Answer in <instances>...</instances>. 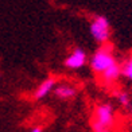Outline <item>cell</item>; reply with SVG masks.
<instances>
[{
  "label": "cell",
  "mask_w": 132,
  "mask_h": 132,
  "mask_svg": "<svg viewBox=\"0 0 132 132\" xmlns=\"http://www.w3.org/2000/svg\"><path fill=\"white\" fill-rule=\"evenodd\" d=\"M116 58L113 55V50H112V46L109 45H101L97 50H96L90 59H89V66H90V69L94 74L100 76L101 73H104V71L112 66L113 63H116Z\"/></svg>",
  "instance_id": "6da1fadb"
},
{
  "label": "cell",
  "mask_w": 132,
  "mask_h": 132,
  "mask_svg": "<svg viewBox=\"0 0 132 132\" xmlns=\"http://www.w3.org/2000/svg\"><path fill=\"white\" fill-rule=\"evenodd\" d=\"M115 123V111L111 104H98L94 108L92 128L94 132H101L104 129H109Z\"/></svg>",
  "instance_id": "7a4b0ae2"
},
{
  "label": "cell",
  "mask_w": 132,
  "mask_h": 132,
  "mask_svg": "<svg viewBox=\"0 0 132 132\" xmlns=\"http://www.w3.org/2000/svg\"><path fill=\"white\" fill-rule=\"evenodd\" d=\"M89 31L92 38L100 45H105L111 38V23L104 15H96L89 23Z\"/></svg>",
  "instance_id": "3957f363"
},
{
  "label": "cell",
  "mask_w": 132,
  "mask_h": 132,
  "mask_svg": "<svg viewBox=\"0 0 132 132\" xmlns=\"http://www.w3.org/2000/svg\"><path fill=\"white\" fill-rule=\"evenodd\" d=\"M88 62V54L81 47H76L63 61V66L69 70H78L86 65Z\"/></svg>",
  "instance_id": "277c9868"
},
{
  "label": "cell",
  "mask_w": 132,
  "mask_h": 132,
  "mask_svg": "<svg viewBox=\"0 0 132 132\" xmlns=\"http://www.w3.org/2000/svg\"><path fill=\"white\" fill-rule=\"evenodd\" d=\"M55 85H57V80L54 78V77H47V78H45L37 86V89H35L34 100L38 101V100H43L45 97H47V96L54 90Z\"/></svg>",
  "instance_id": "5b68a950"
},
{
  "label": "cell",
  "mask_w": 132,
  "mask_h": 132,
  "mask_svg": "<svg viewBox=\"0 0 132 132\" xmlns=\"http://www.w3.org/2000/svg\"><path fill=\"white\" fill-rule=\"evenodd\" d=\"M120 76H121V65H120L119 62H116L112 66H109V68H108L104 73H101L98 77L105 85H111V84L116 82L119 80Z\"/></svg>",
  "instance_id": "8992f818"
},
{
  "label": "cell",
  "mask_w": 132,
  "mask_h": 132,
  "mask_svg": "<svg viewBox=\"0 0 132 132\" xmlns=\"http://www.w3.org/2000/svg\"><path fill=\"white\" fill-rule=\"evenodd\" d=\"M54 94L59 100H71L77 94V89L70 84H59L54 88Z\"/></svg>",
  "instance_id": "52a82bcc"
},
{
  "label": "cell",
  "mask_w": 132,
  "mask_h": 132,
  "mask_svg": "<svg viewBox=\"0 0 132 132\" xmlns=\"http://www.w3.org/2000/svg\"><path fill=\"white\" fill-rule=\"evenodd\" d=\"M121 76L128 81H132V54H129L121 63Z\"/></svg>",
  "instance_id": "ba28073f"
},
{
  "label": "cell",
  "mask_w": 132,
  "mask_h": 132,
  "mask_svg": "<svg viewBox=\"0 0 132 132\" xmlns=\"http://www.w3.org/2000/svg\"><path fill=\"white\" fill-rule=\"evenodd\" d=\"M117 101L123 106H128L129 105V94L127 92H119L117 93Z\"/></svg>",
  "instance_id": "9c48e42d"
},
{
  "label": "cell",
  "mask_w": 132,
  "mask_h": 132,
  "mask_svg": "<svg viewBox=\"0 0 132 132\" xmlns=\"http://www.w3.org/2000/svg\"><path fill=\"white\" fill-rule=\"evenodd\" d=\"M30 132H43V131H42V128H40V127H34Z\"/></svg>",
  "instance_id": "30bf717a"
},
{
  "label": "cell",
  "mask_w": 132,
  "mask_h": 132,
  "mask_svg": "<svg viewBox=\"0 0 132 132\" xmlns=\"http://www.w3.org/2000/svg\"><path fill=\"white\" fill-rule=\"evenodd\" d=\"M101 132H113V131H111V129H104V131H101Z\"/></svg>",
  "instance_id": "8fae6325"
},
{
  "label": "cell",
  "mask_w": 132,
  "mask_h": 132,
  "mask_svg": "<svg viewBox=\"0 0 132 132\" xmlns=\"http://www.w3.org/2000/svg\"><path fill=\"white\" fill-rule=\"evenodd\" d=\"M0 80H2V73H0Z\"/></svg>",
  "instance_id": "7c38bea8"
}]
</instances>
